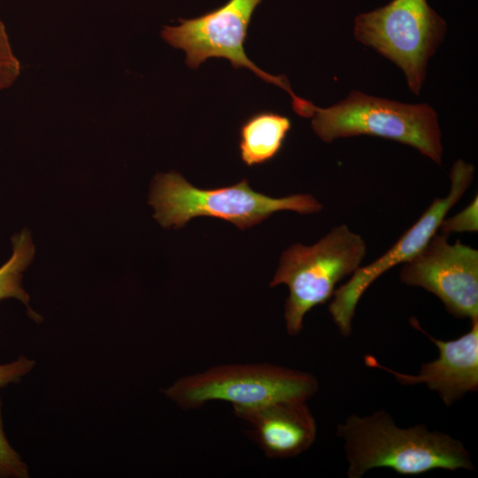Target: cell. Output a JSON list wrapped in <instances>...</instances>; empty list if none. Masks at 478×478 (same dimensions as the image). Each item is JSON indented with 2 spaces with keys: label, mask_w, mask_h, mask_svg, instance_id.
Segmentation results:
<instances>
[{
  "label": "cell",
  "mask_w": 478,
  "mask_h": 478,
  "mask_svg": "<svg viewBox=\"0 0 478 478\" xmlns=\"http://www.w3.org/2000/svg\"><path fill=\"white\" fill-rule=\"evenodd\" d=\"M319 390L311 374L269 363L226 364L181 377L163 390L184 410L210 401H225L233 409L251 408L285 399L308 400Z\"/></svg>",
  "instance_id": "cell-5"
},
{
  "label": "cell",
  "mask_w": 478,
  "mask_h": 478,
  "mask_svg": "<svg viewBox=\"0 0 478 478\" xmlns=\"http://www.w3.org/2000/svg\"><path fill=\"white\" fill-rule=\"evenodd\" d=\"M291 120L270 111L258 112L247 118L239 129V150L248 166L272 160L281 151Z\"/></svg>",
  "instance_id": "cell-12"
},
{
  "label": "cell",
  "mask_w": 478,
  "mask_h": 478,
  "mask_svg": "<svg viewBox=\"0 0 478 478\" xmlns=\"http://www.w3.org/2000/svg\"><path fill=\"white\" fill-rule=\"evenodd\" d=\"M437 232L402 265L404 284L436 296L456 318L478 319V251L459 241L450 243Z\"/></svg>",
  "instance_id": "cell-9"
},
{
  "label": "cell",
  "mask_w": 478,
  "mask_h": 478,
  "mask_svg": "<svg viewBox=\"0 0 478 478\" xmlns=\"http://www.w3.org/2000/svg\"><path fill=\"white\" fill-rule=\"evenodd\" d=\"M20 70V63L12 50L5 25L0 19V91L14 84Z\"/></svg>",
  "instance_id": "cell-14"
},
{
  "label": "cell",
  "mask_w": 478,
  "mask_h": 478,
  "mask_svg": "<svg viewBox=\"0 0 478 478\" xmlns=\"http://www.w3.org/2000/svg\"><path fill=\"white\" fill-rule=\"evenodd\" d=\"M35 364L34 360L20 356L13 362L0 365V389L10 383L19 382L33 369Z\"/></svg>",
  "instance_id": "cell-17"
},
{
  "label": "cell",
  "mask_w": 478,
  "mask_h": 478,
  "mask_svg": "<svg viewBox=\"0 0 478 478\" xmlns=\"http://www.w3.org/2000/svg\"><path fill=\"white\" fill-rule=\"evenodd\" d=\"M12 254L9 260L0 266V300L16 298L28 308L30 317L38 321L40 316L28 307L29 296L21 285L22 273L32 262L35 255L30 233L23 230L12 238Z\"/></svg>",
  "instance_id": "cell-13"
},
{
  "label": "cell",
  "mask_w": 478,
  "mask_h": 478,
  "mask_svg": "<svg viewBox=\"0 0 478 478\" xmlns=\"http://www.w3.org/2000/svg\"><path fill=\"white\" fill-rule=\"evenodd\" d=\"M446 33V22L427 0H391L354 19L356 40L392 61L419 95L429 58Z\"/></svg>",
  "instance_id": "cell-6"
},
{
  "label": "cell",
  "mask_w": 478,
  "mask_h": 478,
  "mask_svg": "<svg viewBox=\"0 0 478 478\" xmlns=\"http://www.w3.org/2000/svg\"><path fill=\"white\" fill-rule=\"evenodd\" d=\"M336 435L343 442L349 478H360L375 468L403 475L436 469L474 470L462 442L425 424L400 428L385 410L348 416L337 425Z\"/></svg>",
  "instance_id": "cell-1"
},
{
  "label": "cell",
  "mask_w": 478,
  "mask_h": 478,
  "mask_svg": "<svg viewBox=\"0 0 478 478\" xmlns=\"http://www.w3.org/2000/svg\"><path fill=\"white\" fill-rule=\"evenodd\" d=\"M478 230V197H475L459 212L442 220L438 231L448 236L453 233H474Z\"/></svg>",
  "instance_id": "cell-15"
},
{
  "label": "cell",
  "mask_w": 478,
  "mask_h": 478,
  "mask_svg": "<svg viewBox=\"0 0 478 478\" xmlns=\"http://www.w3.org/2000/svg\"><path fill=\"white\" fill-rule=\"evenodd\" d=\"M150 204L154 218L164 227H181L199 216L229 221L243 230L280 211L301 214L321 210L320 203L309 194L274 198L253 190L243 179L217 189H198L176 172L158 174L152 182Z\"/></svg>",
  "instance_id": "cell-2"
},
{
  "label": "cell",
  "mask_w": 478,
  "mask_h": 478,
  "mask_svg": "<svg viewBox=\"0 0 478 478\" xmlns=\"http://www.w3.org/2000/svg\"><path fill=\"white\" fill-rule=\"evenodd\" d=\"M306 402L285 399L233 410L250 426L253 439L266 457L289 459L306 451L316 440L317 424Z\"/></svg>",
  "instance_id": "cell-11"
},
{
  "label": "cell",
  "mask_w": 478,
  "mask_h": 478,
  "mask_svg": "<svg viewBox=\"0 0 478 478\" xmlns=\"http://www.w3.org/2000/svg\"><path fill=\"white\" fill-rule=\"evenodd\" d=\"M433 342L438 357L421 365L417 374L401 373L380 364L371 356L365 357L366 366L384 370L400 384L426 385L438 394L447 406L453 405L469 392L478 390V319L471 320L470 329L454 340L436 339L413 324Z\"/></svg>",
  "instance_id": "cell-10"
},
{
  "label": "cell",
  "mask_w": 478,
  "mask_h": 478,
  "mask_svg": "<svg viewBox=\"0 0 478 478\" xmlns=\"http://www.w3.org/2000/svg\"><path fill=\"white\" fill-rule=\"evenodd\" d=\"M366 254L362 236L344 224L312 245L296 243L282 253L270 286L289 289L284 305L289 335L301 332L306 313L330 299L336 284L361 266Z\"/></svg>",
  "instance_id": "cell-4"
},
{
  "label": "cell",
  "mask_w": 478,
  "mask_h": 478,
  "mask_svg": "<svg viewBox=\"0 0 478 478\" xmlns=\"http://www.w3.org/2000/svg\"><path fill=\"white\" fill-rule=\"evenodd\" d=\"M0 400V478H26L27 466L9 443L3 428Z\"/></svg>",
  "instance_id": "cell-16"
},
{
  "label": "cell",
  "mask_w": 478,
  "mask_h": 478,
  "mask_svg": "<svg viewBox=\"0 0 478 478\" xmlns=\"http://www.w3.org/2000/svg\"><path fill=\"white\" fill-rule=\"evenodd\" d=\"M474 175L473 165L458 159L451 173V188L444 197H436L420 218L382 256L360 266L333 294L328 306L333 321L341 335L349 336L357 305L365 291L381 275L415 256L438 231L442 220L463 197Z\"/></svg>",
  "instance_id": "cell-8"
},
{
  "label": "cell",
  "mask_w": 478,
  "mask_h": 478,
  "mask_svg": "<svg viewBox=\"0 0 478 478\" xmlns=\"http://www.w3.org/2000/svg\"><path fill=\"white\" fill-rule=\"evenodd\" d=\"M314 133L324 142L374 135L409 145L437 165L443 144L438 117L428 104H405L353 90L327 108H314Z\"/></svg>",
  "instance_id": "cell-3"
},
{
  "label": "cell",
  "mask_w": 478,
  "mask_h": 478,
  "mask_svg": "<svg viewBox=\"0 0 478 478\" xmlns=\"http://www.w3.org/2000/svg\"><path fill=\"white\" fill-rule=\"evenodd\" d=\"M262 0H228L225 4L193 19H178L177 26H164L161 37L172 47L186 52V64L197 68L209 58H224L235 69L247 68L266 82L275 84L289 94L293 110L312 118L315 105L297 96L285 75H271L247 57L244 42L255 9Z\"/></svg>",
  "instance_id": "cell-7"
}]
</instances>
